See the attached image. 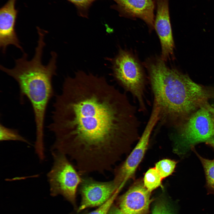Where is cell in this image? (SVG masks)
<instances>
[{
    "label": "cell",
    "instance_id": "6da1fadb",
    "mask_svg": "<svg viewBox=\"0 0 214 214\" xmlns=\"http://www.w3.org/2000/svg\"><path fill=\"white\" fill-rule=\"evenodd\" d=\"M53 107L51 148L82 173L111 171L139 137L136 107L104 77L81 70L67 76Z\"/></svg>",
    "mask_w": 214,
    "mask_h": 214
},
{
    "label": "cell",
    "instance_id": "7a4b0ae2",
    "mask_svg": "<svg viewBox=\"0 0 214 214\" xmlns=\"http://www.w3.org/2000/svg\"><path fill=\"white\" fill-rule=\"evenodd\" d=\"M162 125L177 127L193 113L214 98V89L198 84L187 74L167 66L160 58L147 66Z\"/></svg>",
    "mask_w": 214,
    "mask_h": 214
},
{
    "label": "cell",
    "instance_id": "3957f363",
    "mask_svg": "<svg viewBox=\"0 0 214 214\" xmlns=\"http://www.w3.org/2000/svg\"><path fill=\"white\" fill-rule=\"evenodd\" d=\"M45 43L42 40L37 41L34 55L27 59L25 53L22 57L15 59V67L9 69L1 65V70L13 78L19 86L21 99L26 97L30 101L34 114L36 141H44V124L48 103L54 95L52 84L53 76L56 74V53H51L48 63L44 65L42 56Z\"/></svg>",
    "mask_w": 214,
    "mask_h": 214
},
{
    "label": "cell",
    "instance_id": "277c9868",
    "mask_svg": "<svg viewBox=\"0 0 214 214\" xmlns=\"http://www.w3.org/2000/svg\"><path fill=\"white\" fill-rule=\"evenodd\" d=\"M173 136L174 152L185 155L191 146L207 143L214 138V120L210 111L203 106L192 114L180 126L175 128Z\"/></svg>",
    "mask_w": 214,
    "mask_h": 214
},
{
    "label": "cell",
    "instance_id": "5b68a950",
    "mask_svg": "<svg viewBox=\"0 0 214 214\" xmlns=\"http://www.w3.org/2000/svg\"><path fill=\"white\" fill-rule=\"evenodd\" d=\"M111 62L114 79L137 101L139 111L146 113V80L138 60L130 53L121 49L117 55L111 59Z\"/></svg>",
    "mask_w": 214,
    "mask_h": 214
},
{
    "label": "cell",
    "instance_id": "8992f818",
    "mask_svg": "<svg viewBox=\"0 0 214 214\" xmlns=\"http://www.w3.org/2000/svg\"><path fill=\"white\" fill-rule=\"evenodd\" d=\"M51 153L53 163L47 174L51 195H61L74 204L82 175L67 156L55 150H51Z\"/></svg>",
    "mask_w": 214,
    "mask_h": 214
},
{
    "label": "cell",
    "instance_id": "52a82bcc",
    "mask_svg": "<svg viewBox=\"0 0 214 214\" xmlns=\"http://www.w3.org/2000/svg\"><path fill=\"white\" fill-rule=\"evenodd\" d=\"M159 120L158 111L152 109L150 119L138 143L125 160L114 169L113 180L118 188H122L132 177L147 149L152 131Z\"/></svg>",
    "mask_w": 214,
    "mask_h": 214
},
{
    "label": "cell",
    "instance_id": "ba28073f",
    "mask_svg": "<svg viewBox=\"0 0 214 214\" xmlns=\"http://www.w3.org/2000/svg\"><path fill=\"white\" fill-rule=\"evenodd\" d=\"M78 188L82 199L78 212L87 208L101 205L118 189L113 180L100 181L89 177H82Z\"/></svg>",
    "mask_w": 214,
    "mask_h": 214
},
{
    "label": "cell",
    "instance_id": "9c48e42d",
    "mask_svg": "<svg viewBox=\"0 0 214 214\" xmlns=\"http://www.w3.org/2000/svg\"><path fill=\"white\" fill-rule=\"evenodd\" d=\"M169 0H155L157 5V12L154 27L161 44L160 58L164 61L173 56L174 48L169 14Z\"/></svg>",
    "mask_w": 214,
    "mask_h": 214
},
{
    "label": "cell",
    "instance_id": "30bf717a",
    "mask_svg": "<svg viewBox=\"0 0 214 214\" xmlns=\"http://www.w3.org/2000/svg\"><path fill=\"white\" fill-rule=\"evenodd\" d=\"M150 193L143 182L138 181L119 197V207L128 214H146L151 201Z\"/></svg>",
    "mask_w": 214,
    "mask_h": 214
},
{
    "label": "cell",
    "instance_id": "8fae6325",
    "mask_svg": "<svg viewBox=\"0 0 214 214\" xmlns=\"http://www.w3.org/2000/svg\"><path fill=\"white\" fill-rule=\"evenodd\" d=\"M16 1L9 0L0 9V47L4 54L10 45L23 52L15 28L18 13L15 7Z\"/></svg>",
    "mask_w": 214,
    "mask_h": 214
},
{
    "label": "cell",
    "instance_id": "7c38bea8",
    "mask_svg": "<svg viewBox=\"0 0 214 214\" xmlns=\"http://www.w3.org/2000/svg\"><path fill=\"white\" fill-rule=\"evenodd\" d=\"M115 8L122 16L143 20L149 27H154L155 0H114Z\"/></svg>",
    "mask_w": 214,
    "mask_h": 214
},
{
    "label": "cell",
    "instance_id": "4fadbf2b",
    "mask_svg": "<svg viewBox=\"0 0 214 214\" xmlns=\"http://www.w3.org/2000/svg\"><path fill=\"white\" fill-rule=\"evenodd\" d=\"M191 149L195 153L203 166L206 179L205 187L208 193L214 194V158L210 160L203 158L196 150L194 146H191Z\"/></svg>",
    "mask_w": 214,
    "mask_h": 214
},
{
    "label": "cell",
    "instance_id": "5bb4252c",
    "mask_svg": "<svg viewBox=\"0 0 214 214\" xmlns=\"http://www.w3.org/2000/svg\"><path fill=\"white\" fill-rule=\"evenodd\" d=\"M162 178L155 167L149 169L143 178L144 187L150 192L159 187H162Z\"/></svg>",
    "mask_w": 214,
    "mask_h": 214
},
{
    "label": "cell",
    "instance_id": "9a60e30c",
    "mask_svg": "<svg viewBox=\"0 0 214 214\" xmlns=\"http://www.w3.org/2000/svg\"><path fill=\"white\" fill-rule=\"evenodd\" d=\"M0 141H18L30 144L29 142L21 135L17 130L6 127L1 123L0 125Z\"/></svg>",
    "mask_w": 214,
    "mask_h": 214
},
{
    "label": "cell",
    "instance_id": "2e32d148",
    "mask_svg": "<svg viewBox=\"0 0 214 214\" xmlns=\"http://www.w3.org/2000/svg\"><path fill=\"white\" fill-rule=\"evenodd\" d=\"M177 162L170 159L160 160L155 164V168L162 179L170 175L174 172Z\"/></svg>",
    "mask_w": 214,
    "mask_h": 214
},
{
    "label": "cell",
    "instance_id": "e0dca14e",
    "mask_svg": "<svg viewBox=\"0 0 214 214\" xmlns=\"http://www.w3.org/2000/svg\"><path fill=\"white\" fill-rule=\"evenodd\" d=\"M120 191V190L117 189L107 201L100 206L95 210L87 214H108L112 206L114 200Z\"/></svg>",
    "mask_w": 214,
    "mask_h": 214
},
{
    "label": "cell",
    "instance_id": "ac0fdd59",
    "mask_svg": "<svg viewBox=\"0 0 214 214\" xmlns=\"http://www.w3.org/2000/svg\"><path fill=\"white\" fill-rule=\"evenodd\" d=\"M67 0L75 6L78 10L81 15L84 17H86L88 10L92 4L96 0Z\"/></svg>",
    "mask_w": 214,
    "mask_h": 214
},
{
    "label": "cell",
    "instance_id": "d6986e66",
    "mask_svg": "<svg viewBox=\"0 0 214 214\" xmlns=\"http://www.w3.org/2000/svg\"><path fill=\"white\" fill-rule=\"evenodd\" d=\"M152 214H173L169 205L164 200L157 202L155 205Z\"/></svg>",
    "mask_w": 214,
    "mask_h": 214
},
{
    "label": "cell",
    "instance_id": "ffe728a7",
    "mask_svg": "<svg viewBox=\"0 0 214 214\" xmlns=\"http://www.w3.org/2000/svg\"><path fill=\"white\" fill-rule=\"evenodd\" d=\"M205 106L212 114L214 120V108L209 105L208 103L206 104ZM206 144L213 147L214 149V138L213 140L206 143Z\"/></svg>",
    "mask_w": 214,
    "mask_h": 214
},
{
    "label": "cell",
    "instance_id": "44dd1931",
    "mask_svg": "<svg viewBox=\"0 0 214 214\" xmlns=\"http://www.w3.org/2000/svg\"><path fill=\"white\" fill-rule=\"evenodd\" d=\"M108 214H128L122 211L119 207L112 206Z\"/></svg>",
    "mask_w": 214,
    "mask_h": 214
}]
</instances>
